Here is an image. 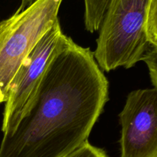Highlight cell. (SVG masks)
I'll return each instance as SVG.
<instances>
[{
    "instance_id": "6da1fadb",
    "label": "cell",
    "mask_w": 157,
    "mask_h": 157,
    "mask_svg": "<svg viewBox=\"0 0 157 157\" xmlns=\"http://www.w3.org/2000/svg\"><path fill=\"white\" fill-rule=\"evenodd\" d=\"M109 100V82L89 48L64 38L0 157H64L88 140Z\"/></svg>"
},
{
    "instance_id": "7a4b0ae2",
    "label": "cell",
    "mask_w": 157,
    "mask_h": 157,
    "mask_svg": "<svg viewBox=\"0 0 157 157\" xmlns=\"http://www.w3.org/2000/svg\"><path fill=\"white\" fill-rule=\"evenodd\" d=\"M149 1L109 0L94 52L103 71L133 67L153 46L147 41L144 29Z\"/></svg>"
},
{
    "instance_id": "3957f363",
    "label": "cell",
    "mask_w": 157,
    "mask_h": 157,
    "mask_svg": "<svg viewBox=\"0 0 157 157\" xmlns=\"http://www.w3.org/2000/svg\"><path fill=\"white\" fill-rule=\"evenodd\" d=\"M63 0H36L2 21L0 29V104L22 61L42 35L58 19Z\"/></svg>"
},
{
    "instance_id": "277c9868",
    "label": "cell",
    "mask_w": 157,
    "mask_h": 157,
    "mask_svg": "<svg viewBox=\"0 0 157 157\" xmlns=\"http://www.w3.org/2000/svg\"><path fill=\"white\" fill-rule=\"evenodd\" d=\"M65 37L59 18L29 52L14 75L5 102L2 131L11 134L29 105L55 51Z\"/></svg>"
},
{
    "instance_id": "5b68a950",
    "label": "cell",
    "mask_w": 157,
    "mask_h": 157,
    "mask_svg": "<svg viewBox=\"0 0 157 157\" xmlns=\"http://www.w3.org/2000/svg\"><path fill=\"white\" fill-rule=\"evenodd\" d=\"M119 117L121 157H157V89L130 92Z\"/></svg>"
},
{
    "instance_id": "8992f818",
    "label": "cell",
    "mask_w": 157,
    "mask_h": 157,
    "mask_svg": "<svg viewBox=\"0 0 157 157\" xmlns=\"http://www.w3.org/2000/svg\"><path fill=\"white\" fill-rule=\"evenodd\" d=\"M84 25L86 29L93 33L101 27L109 0H84Z\"/></svg>"
},
{
    "instance_id": "52a82bcc",
    "label": "cell",
    "mask_w": 157,
    "mask_h": 157,
    "mask_svg": "<svg viewBox=\"0 0 157 157\" xmlns=\"http://www.w3.org/2000/svg\"><path fill=\"white\" fill-rule=\"evenodd\" d=\"M144 29L149 44L157 47V0L149 1L146 11Z\"/></svg>"
},
{
    "instance_id": "ba28073f",
    "label": "cell",
    "mask_w": 157,
    "mask_h": 157,
    "mask_svg": "<svg viewBox=\"0 0 157 157\" xmlns=\"http://www.w3.org/2000/svg\"><path fill=\"white\" fill-rule=\"evenodd\" d=\"M64 157H108V156L103 149L94 147L87 140Z\"/></svg>"
},
{
    "instance_id": "9c48e42d",
    "label": "cell",
    "mask_w": 157,
    "mask_h": 157,
    "mask_svg": "<svg viewBox=\"0 0 157 157\" xmlns=\"http://www.w3.org/2000/svg\"><path fill=\"white\" fill-rule=\"evenodd\" d=\"M142 61L147 64L150 71L151 82L153 87L156 88L157 85V47L151 46L144 55Z\"/></svg>"
},
{
    "instance_id": "30bf717a",
    "label": "cell",
    "mask_w": 157,
    "mask_h": 157,
    "mask_svg": "<svg viewBox=\"0 0 157 157\" xmlns=\"http://www.w3.org/2000/svg\"><path fill=\"white\" fill-rule=\"evenodd\" d=\"M35 1H36V0H21V4H20L19 7H18V9L16 11L17 12H21V11L24 10L25 8L30 6Z\"/></svg>"
},
{
    "instance_id": "8fae6325",
    "label": "cell",
    "mask_w": 157,
    "mask_h": 157,
    "mask_svg": "<svg viewBox=\"0 0 157 157\" xmlns=\"http://www.w3.org/2000/svg\"><path fill=\"white\" fill-rule=\"evenodd\" d=\"M2 21H0V29H1L2 27Z\"/></svg>"
}]
</instances>
